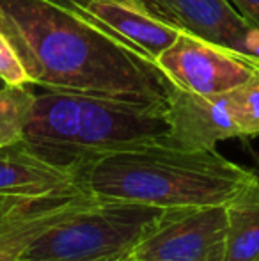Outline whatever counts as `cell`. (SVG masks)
Segmentation results:
<instances>
[{
    "label": "cell",
    "instance_id": "obj_1",
    "mask_svg": "<svg viewBox=\"0 0 259 261\" xmlns=\"http://www.w3.org/2000/svg\"><path fill=\"white\" fill-rule=\"evenodd\" d=\"M0 20L32 86L155 101L174 87L155 61L50 0H0Z\"/></svg>",
    "mask_w": 259,
    "mask_h": 261
},
{
    "label": "cell",
    "instance_id": "obj_2",
    "mask_svg": "<svg viewBox=\"0 0 259 261\" xmlns=\"http://www.w3.org/2000/svg\"><path fill=\"white\" fill-rule=\"evenodd\" d=\"M73 174L100 199L170 210L227 204L256 171L217 149H183L160 141L91 158Z\"/></svg>",
    "mask_w": 259,
    "mask_h": 261
},
{
    "label": "cell",
    "instance_id": "obj_3",
    "mask_svg": "<svg viewBox=\"0 0 259 261\" xmlns=\"http://www.w3.org/2000/svg\"><path fill=\"white\" fill-rule=\"evenodd\" d=\"M167 135V101L46 89L36 94L23 142L73 174L91 158L165 141Z\"/></svg>",
    "mask_w": 259,
    "mask_h": 261
},
{
    "label": "cell",
    "instance_id": "obj_4",
    "mask_svg": "<svg viewBox=\"0 0 259 261\" xmlns=\"http://www.w3.org/2000/svg\"><path fill=\"white\" fill-rule=\"evenodd\" d=\"M163 213L158 206L98 197L36 238L21 259L114 261L131 254Z\"/></svg>",
    "mask_w": 259,
    "mask_h": 261
},
{
    "label": "cell",
    "instance_id": "obj_5",
    "mask_svg": "<svg viewBox=\"0 0 259 261\" xmlns=\"http://www.w3.org/2000/svg\"><path fill=\"white\" fill-rule=\"evenodd\" d=\"M156 66L180 89L195 94H224L257 73L259 59L181 31Z\"/></svg>",
    "mask_w": 259,
    "mask_h": 261
},
{
    "label": "cell",
    "instance_id": "obj_6",
    "mask_svg": "<svg viewBox=\"0 0 259 261\" xmlns=\"http://www.w3.org/2000/svg\"><path fill=\"white\" fill-rule=\"evenodd\" d=\"M225 231V204L170 208L131 256L137 261H224Z\"/></svg>",
    "mask_w": 259,
    "mask_h": 261
},
{
    "label": "cell",
    "instance_id": "obj_7",
    "mask_svg": "<svg viewBox=\"0 0 259 261\" xmlns=\"http://www.w3.org/2000/svg\"><path fill=\"white\" fill-rule=\"evenodd\" d=\"M94 199L80 181L39 196H0V261L21 259L36 238Z\"/></svg>",
    "mask_w": 259,
    "mask_h": 261
},
{
    "label": "cell",
    "instance_id": "obj_8",
    "mask_svg": "<svg viewBox=\"0 0 259 261\" xmlns=\"http://www.w3.org/2000/svg\"><path fill=\"white\" fill-rule=\"evenodd\" d=\"M144 6L180 31L259 59V29L231 0H144Z\"/></svg>",
    "mask_w": 259,
    "mask_h": 261
},
{
    "label": "cell",
    "instance_id": "obj_9",
    "mask_svg": "<svg viewBox=\"0 0 259 261\" xmlns=\"http://www.w3.org/2000/svg\"><path fill=\"white\" fill-rule=\"evenodd\" d=\"M165 142L183 149H215L220 141L240 137L229 93L195 94L174 86L167 98Z\"/></svg>",
    "mask_w": 259,
    "mask_h": 261
},
{
    "label": "cell",
    "instance_id": "obj_10",
    "mask_svg": "<svg viewBox=\"0 0 259 261\" xmlns=\"http://www.w3.org/2000/svg\"><path fill=\"white\" fill-rule=\"evenodd\" d=\"M85 13L100 27L116 34L126 45L156 61L174 45L181 31L156 18L144 6L125 0H91Z\"/></svg>",
    "mask_w": 259,
    "mask_h": 261
},
{
    "label": "cell",
    "instance_id": "obj_11",
    "mask_svg": "<svg viewBox=\"0 0 259 261\" xmlns=\"http://www.w3.org/2000/svg\"><path fill=\"white\" fill-rule=\"evenodd\" d=\"M75 181V174L36 155L23 141L0 148L2 196H39Z\"/></svg>",
    "mask_w": 259,
    "mask_h": 261
},
{
    "label": "cell",
    "instance_id": "obj_12",
    "mask_svg": "<svg viewBox=\"0 0 259 261\" xmlns=\"http://www.w3.org/2000/svg\"><path fill=\"white\" fill-rule=\"evenodd\" d=\"M224 261H259V169L254 179L225 204Z\"/></svg>",
    "mask_w": 259,
    "mask_h": 261
},
{
    "label": "cell",
    "instance_id": "obj_13",
    "mask_svg": "<svg viewBox=\"0 0 259 261\" xmlns=\"http://www.w3.org/2000/svg\"><path fill=\"white\" fill-rule=\"evenodd\" d=\"M34 98V91L28 86L0 89V148L23 141Z\"/></svg>",
    "mask_w": 259,
    "mask_h": 261
},
{
    "label": "cell",
    "instance_id": "obj_14",
    "mask_svg": "<svg viewBox=\"0 0 259 261\" xmlns=\"http://www.w3.org/2000/svg\"><path fill=\"white\" fill-rule=\"evenodd\" d=\"M229 105L240 137L259 135V71L245 84L229 91Z\"/></svg>",
    "mask_w": 259,
    "mask_h": 261
},
{
    "label": "cell",
    "instance_id": "obj_15",
    "mask_svg": "<svg viewBox=\"0 0 259 261\" xmlns=\"http://www.w3.org/2000/svg\"><path fill=\"white\" fill-rule=\"evenodd\" d=\"M0 79L7 86H32L31 76L0 20Z\"/></svg>",
    "mask_w": 259,
    "mask_h": 261
},
{
    "label": "cell",
    "instance_id": "obj_16",
    "mask_svg": "<svg viewBox=\"0 0 259 261\" xmlns=\"http://www.w3.org/2000/svg\"><path fill=\"white\" fill-rule=\"evenodd\" d=\"M233 6L259 29V0H231Z\"/></svg>",
    "mask_w": 259,
    "mask_h": 261
},
{
    "label": "cell",
    "instance_id": "obj_17",
    "mask_svg": "<svg viewBox=\"0 0 259 261\" xmlns=\"http://www.w3.org/2000/svg\"><path fill=\"white\" fill-rule=\"evenodd\" d=\"M50 2L57 4V6H63V7H66V9H69V11H73V13H76V14H80V16L91 20L85 13V6L91 2V0H50Z\"/></svg>",
    "mask_w": 259,
    "mask_h": 261
},
{
    "label": "cell",
    "instance_id": "obj_18",
    "mask_svg": "<svg viewBox=\"0 0 259 261\" xmlns=\"http://www.w3.org/2000/svg\"><path fill=\"white\" fill-rule=\"evenodd\" d=\"M114 261H137V259H135L131 254H126V256H121V258H118V259H114Z\"/></svg>",
    "mask_w": 259,
    "mask_h": 261
},
{
    "label": "cell",
    "instance_id": "obj_19",
    "mask_svg": "<svg viewBox=\"0 0 259 261\" xmlns=\"http://www.w3.org/2000/svg\"><path fill=\"white\" fill-rule=\"evenodd\" d=\"M125 2H137V4H140V6H144V2H142V0H125Z\"/></svg>",
    "mask_w": 259,
    "mask_h": 261
},
{
    "label": "cell",
    "instance_id": "obj_20",
    "mask_svg": "<svg viewBox=\"0 0 259 261\" xmlns=\"http://www.w3.org/2000/svg\"><path fill=\"white\" fill-rule=\"evenodd\" d=\"M7 86V84L6 82H4V80L2 79H0V89H2V87H6Z\"/></svg>",
    "mask_w": 259,
    "mask_h": 261
},
{
    "label": "cell",
    "instance_id": "obj_21",
    "mask_svg": "<svg viewBox=\"0 0 259 261\" xmlns=\"http://www.w3.org/2000/svg\"><path fill=\"white\" fill-rule=\"evenodd\" d=\"M144 261H158V259H144Z\"/></svg>",
    "mask_w": 259,
    "mask_h": 261
},
{
    "label": "cell",
    "instance_id": "obj_22",
    "mask_svg": "<svg viewBox=\"0 0 259 261\" xmlns=\"http://www.w3.org/2000/svg\"><path fill=\"white\" fill-rule=\"evenodd\" d=\"M16 261H23V259H16Z\"/></svg>",
    "mask_w": 259,
    "mask_h": 261
},
{
    "label": "cell",
    "instance_id": "obj_23",
    "mask_svg": "<svg viewBox=\"0 0 259 261\" xmlns=\"http://www.w3.org/2000/svg\"><path fill=\"white\" fill-rule=\"evenodd\" d=\"M0 196H2V194H0Z\"/></svg>",
    "mask_w": 259,
    "mask_h": 261
}]
</instances>
